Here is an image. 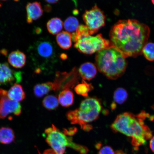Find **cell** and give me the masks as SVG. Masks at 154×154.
I'll return each instance as SVG.
<instances>
[{
	"instance_id": "1",
	"label": "cell",
	"mask_w": 154,
	"mask_h": 154,
	"mask_svg": "<svg viewBox=\"0 0 154 154\" xmlns=\"http://www.w3.org/2000/svg\"><path fill=\"white\" fill-rule=\"evenodd\" d=\"M150 32L147 25L138 20H121L111 28L109 38L112 45L118 49L125 57H136L142 54Z\"/></svg>"
},
{
	"instance_id": "2",
	"label": "cell",
	"mask_w": 154,
	"mask_h": 154,
	"mask_svg": "<svg viewBox=\"0 0 154 154\" xmlns=\"http://www.w3.org/2000/svg\"><path fill=\"white\" fill-rule=\"evenodd\" d=\"M148 117L149 115L144 112L137 115L124 113L117 117L111 128L114 132L131 138L132 144L137 149L139 146L144 145L152 136L151 131L144 122Z\"/></svg>"
},
{
	"instance_id": "3",
	"label": "cell",
	"mask_w": 154,
	"mask_h": 154,
	"mask_svg": "<svg viewBox=\"0 0 154 154\" xmlns=\"http://www.w3.org/2000/svg\"><path fill=\"white\" fill-rule=\"evenodd\" d=\"M95 62L99 72L112 80L122 76L127 66L126 57L112 45L98 52L96 56Z\"/></svg>"
},
{
	"instance_id": "4",
	"label": "cell",
	"mask_w": 154,
	"mask_h": 154,
	"mask_svg": "<svg viewBox=\"0 0 154 154\" xmlns=\"http://www.w3.org/2000/svg\"><path fill=\"white\" fill-rule=\"evenodd\" d=\"M102 109L101 103L95 97L87 98L75 110L69 111L66 116L72 124H78L83 130L89 131L92 128L90 123L97 120Z\"/></svg>"
},
{
	"instance_id": "5",
	"label": "cell",
	"mask_w": 154,
	"mask_h": 154,
	"mask_svg": "<svg viewBox=\"0 0 154 154\" xmlns=\"http://www.w3.org/2000/svg\"><path fill=\"white\" fill-rule=\"evenodd\" d=\"M45 134L46 141L51 149L46 150L43 154L38 151L39 154H63L67 147L72 148L80 154H86L88 152L87 148L75 143L72 137L67 136L64 132L61 131L54 125L46 129Z\"/></svg>"
},
{
	"instance_id": "6",
	"label": "cell",
	"mask_w": 154,
	"mask_h": 154,
	"mask_svg": "<svg viewBox=\"0 0 154 154\" xmlns=\"http://www.w3.org/2000/svg\"><path fill=\"white\" fill-rule=\"evenodd\" d=\"M110 41L103 37L101 34L90 35L79 40L74 47L80 52L91 55L112 46Z\"/></svg>"
},
{
	"instance_id": "7",
	"label": "cell",
	"mask_w": 154,
	"mask_h": 154,
	"mask_svg": "<svg viewBox=\"0 0 154 154\" xmlns=\"http://www.w3.org/2000/svg\"><path fill=\"white\" fill-rule=\"evenodd\" d=\"M54 46L51 40L45 38L37 40L29 48L32 60L38 63L54 60L56 55Z\"/></svg>"
},
{
	"instance_id": "8",
	"label": "cell",
	"mask_w": 154,
	"mask_h": 154,
	"mask_svg": "<svg viewBox=\"0 0 154 154\" xmlns=\"http://www.w3.org/2000/svg\"><path fill=\"white\" fill-rule=\"evenodd\" d=\"M83 19L92 35L96 33L105 24L106 17L101 10L95 5L83 15Z\"/></svg>"
},
{
	"instance_id": "9",
	"label": "cell",
	"mask_w": 154,
	"mask_h": 154,
	"mask_svg": "<svg viewBox=\"0 0 154 154\" xmlns=\"http://www.w3.org/2000/svg\"><path fill=\"white\" fill-rule=\"evenodd\" d=\"M22 110L20 104L11 99L8 91L0 88V119H5L11 114L18 116Z\"/></svg>"
},
{
	"instance_id": "10",
	"label": "cell",
	"mask_w": 154,
	"mask_h": 154,
	"mask_svg": "<svg viewBox=\"0 0 154 154\" xmlns=\"http://www.w3.org/2000/svg\"><path fill=\"white\" fill-rule=\"evenodd\" d=\"M22 80L21 72L13 70L6 63H0V86L18 83Z\"/></svg>"
},
{
	"instance_id": "11",
	"label": "cell",
	"mask_w": 154,
	"mask_h": 154,
	"mask_svg": "<svg viewBox=\"0 0 154 154\" xmlns=\"http://www.w3.org/2000/svg\"><path fill=\"white\" fill-rule=\"evenodd\" d=\"M26 9V22L28 24L38 20L43 14V11L41 3L38 2L28 3Z\"/></svg>"
},
{
	"instance_id": "12",
	"label": "cell",
	"mask_w": 154,
	"mask_h": 154,
	"mask_svg": "<svg viewBox=\"0 0 154 154\" xmlns=\"http://www.w3.org/2000/svg\"><path fill=\"white\" fill-rule=\"evenodd\" d=\"M8 60L11 66L15 68L20 69L26 65V57L24 53L17 50L9 54Z\"/></svg>"
},
{
	"instance_id": "13",
	"label": "cell",
	"mask_w": 154,
	"mask_h": 154,
	"mask_svg": "<svg viewBox=\"0 0 154 154\" xmlns=\"http://www.w3.org/2000/svg\"><path fill=\"white\" fill-rule=\"evenodd\" d=\"M97 68L94 63L87 62L83 63L79 69V72L83 80L92 79L97 74Z\"/></svg>"
},
{
	"instance_id": "14",
	"label": "cell",
	"mask_w": 154,
	"mask_h": 154,
	"mask_svg": "<svg viewBox=\"0 0 154 154\" xmlns=\"http://www.w3.org/2000/svg\"><path fill=\"white\" fill-rule=\"evenodd\" d=\"M8 95L11 100L18 102L22 101L26 97L23 89L22 86L15 83L11 87L8 91Z\"/></svg>"
},
{
	"instance_id": "15",
	"label": "cell",
	"mask_w": 154,
	"mask_h": 154,
	"mask_svg": "<svg viewBox=\"0 0 154 154\" xmlns=\"http://www.w3.org/2000/svg\"><path fill=\"white\" fill-rule=\"evenodd\" d=\"M53 90H56L54 83L48 82L36 84L34 86V92L36 97H42Z\"/></svg>"
},
{
	"instance_id": "16",
	"label": "cell",
	"mask_w": 154,
	"mask_h": 154,
	"mask_svg": "<svg viewBox=\"0 0 154 154\" xmlns=\"http://www.w3.org/2000/svg\"><path fill=\"white\" fill-rule=\"evenodd\" d=\"M56 41L58 45L61 49H68L72 44V34L66 31L61 32L57 35Z\"/></svg>"
},
{
	"instance_id": "17",
	"label": "cell",
	"mask_w": 154,
	"mask_h": 154,
	"mask_svg": "<svg viewBox=\"0 0 154 154\" xmlns=\"http://www.w3.org/2000/svg\"><path fill=\"white\" fill-rule=\"evenodd\" d=\"M59 103L63 107H67L72 106L74 102V95L69 89H66L60 92L58 96Z\"/></svg>"
},
{
	"instance_id": "18",
	"label": "cell",
	"mask_w": 154,
	"mask_h": 154,
	"mask_svg": "<svg viewBox=\"0 0 154 154\" xmlns=\"http://www.w3.org/2000/svg\"><path fill=\"white\" fill-rule=\"evenodd\" d=\"M15 138V134L12 129L9 127L0 128V143L9 144L14 141Z\"/></svg>"
},
{
	"instance_id": "19",
	"label": "cell",
	"mask_w": 154,
	"mask_h": 154,
	"mask_svg": "<svg viewBox=\"0 0 154 154\" xmlns=\"http://www.w3.org/2000/svg\"><path fill=\"white\" fill-rule=\"evenodd\" d=\"M63 24L60 18H54L50 19L47 24L48 32L53 35L59 34L62 30Z\"/></svg>"
},
{
	"instance_id": "20",
	"label": "cell",
	"mask_w": 154,
	"mask_h": 154,
	"mask_svg": "<svg viewBox=\"0 0 154 154\" xmlns=\"http://www.w3.org/2000/svg\"><path fill=\"white\" fill-rule=\"evenodd\" d=\"M90 35L92 34L87 27L85 25H81L76 31L72 34V40L76 43L81 38Z\"/></svg>"
},
{
	"instance_id": "21",
	"label": "cell",
	"mask_w": 154,
	"mask_h": 154,
	"mask_svg": "<svg viewBox=\"0 0 154 154\" xmlns=\"http://www.w3.org/2000/svg\"><path fill=\"white\" fill-rule=\"evenodd\" d=\"M58 99L55 96L53 95H48L43 100V105L45 109L49 110H53L58 107Z\"/></svg>"
},
{
	"instance_id": "22",
	"label": "cell",
	"mask_w": 154,
	"mask_h": 154,
	"mask_svg": "<svg viewBox=\"0 0 154 154\" xmlns=\"http://www.w3.org/2000/svg\"><path fill=\"white\" fill-rule=\"evenodd\" d=\"M93 88L91 84H88L83 80L82 83L79 84L75 87V91L78 95L87 97L88 93Z\"/></svg>"
},
{
	"instance_id": "23",
	"label": "cell",
	"mask_w": 154,
	"mask_h": 154,
	"mask_svg": "<svg viewBox=\"0 0 154 154\" xmlns=\"http://www.w3.org/2000/svg\"><path fill=\"white\" fill-rule=\"evenodd\" d=\"M63 26L66 32L73 33L76 31L79 26L78 19L74 17H70L65 21Z\"/></svg>"
},
{
	"instance_id": "24",
	"label": "cell",
	"mask_w": 154,
	"mask_h": 154,
	"mask_svg": "<svg viewBox=\"0 0 154 154\" xmlns=\"http://www.w3.org/2000/svg\"><path fill=\"white\" fill-rule=\"evenodd\" d=\"M128 92L124 88H117L113 95V99L115 103L119 104H122L126 101L128 97Z\"/></svg>"
},
{
	"instance_id": "25",
	"label": "cell",
	"mask_w": 154,
	"mask_h": 154,
	"mask_svg": "<svg viewBox=\"0 0 154 154\" xmlns=\"http://www.w3.org/2000/svg\"><path fill=\"white\" fill-rule=\"evenodd\" d=\"M142 53L147 60L154 61V43H146L142 49Z\"/></svg>"
},
{
	"instance_id": "26",
	"label": "cell",
	"mask_w": 154,
	"mask_h": 154,
	"mask_svg": "<svg viewBox=\"0 0 154 154\" xmlns=\"http://www.w3.org/2000/svg\"><path fill=\"white\" fill-rule=\"evenodd\" d=\"M99 154H115V153L110 146H106L100 149Z\"/></svg>"
},
{
	"instance_id": "27",
	"label": "cell",
	"mask_w": 154,
	"mask_h": 154,
	"mask_svg": "<svg viewBox=\"0 0 154 154\" xmlns=\"http://www.w3.org/2000/svg\"><path fill=\"white\" fill-rule=\"evenodd\" d=\"M150 147L152 151L154 152V137L151 138L150 141Z\"/></svg>"
},
{
	"instance_id": "28",
	"label": "cell",
	"mask_w": 154,
	"mask_h": 154,
	"mask_svg": "<svg viewBox=\"0 0 154 154\" xmlns=\"http://www.w3.org/2000/svg\"><path fill=\"white\" fill-rule=\"evenodd\" d=\"M59 1V0H45V1L47 2L50 4H51L57 3Z\"/></svg>"
},
{
	"instance_id": "29",
	"label": "cell",
	"mask_w": 154,
	"mask_h": 154,
	"mask_svg": "<svg viewBox=\"0 0 154 154\" xmlns=\"http://www.w3.org/2000/svg\"><path fill=\"white\" fill-rule=\"evenodd\" d=\"M115 154H125L124 152L122 151H118L115 152Z\"/></svg>"
},
{
	"instance_id": "30",
	"label": "cell",
	"mask_w": 154,
	"mask_h": 154,
	"mask_svg": "<svg viewBox=\"0 0 154 154\" xmlns=\"http://www.w3.org/2000/svg\"><path fill=\"white\" fill-rule=\"evenodd\" d=\"M151 1L152 2V3L153 5H154V0H151Z\"/></svg>"
},
{
	"instance_id": "31",
	"label": "cell",
	"mask_w": 154,
	"mask_h": 154,
	"mask_svg": "<svg viewBox=\"0 0 154 154\" xmlns=\"http://www.w3.org/2000/svg\"><path fill=\"white\" fill-rule=\"evenodd\" d=\"M1 6H2V5H1V4L0 3V7H1Z\"/></svg>"
},
{
	"instance_id": "32",
	"label": "cell",
	"mask_w": 154,
	"mask_h": 154,
	"mask_svg": "<svg viewBox=\"0 0 154 154\" xmlns=\"http://www.w3.org/2000/svg\"><path fill=\"white\" fill-rule=\"evenodd\" d=\"M1 1H7V0H1Z\"/></svg>"
},
{
	"instance_id": "33",
	"label": "cell",
	"mask_w": 154,
	"mask_h": 154,
	"mask_svg": "<svg viewBox=\"0 0 154 154\" xmlns=\"http://www.w3.org/2000/svg\"></svg>"
}]
</instances>
